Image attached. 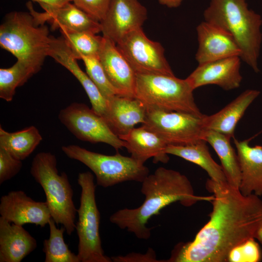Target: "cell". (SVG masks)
I'll return each instance as SVG.
<instances>
[{
  "instance_id": "277c9868",
  "label": "cell",
  "mask_w": 262,
  "mask_h": 262,
  "mask_svg": "<svg viewBox=\"0 0 262 262\" xmlns=\"http://www.w3.org/2000/svg\"><path fill=\"white\" fill-rule=\"evenodd\" d=\"M50 36L47 26L30 11L7 14L0 26V46L39 71L49 56Z\"/></svg>"
},
{
  "instance_id": "7402d4cb",
  "label": "cell",
  "mask_w": 262,
  "mask_h": 262,
  "mask_svg": "<svg viewBox=\"0 0 262 262\" xmlns=\"http://www.w3.org/2000/svg\"><path fill=\"white\" fill-rule=\"evenodd\" d=\"M125 142L124 147L131 157L141 164L152 158L155 163H167L169 157L165 152L167 146L156 133L142 125L118 137Z\"/></svg>"
},
{
  "instance_id": "ba28073f",
  "label": "cell",
  "mask_w": 262,
  "mask_h": 262,
  "mask_svg": "<svg viewBox=\"0 0 262 262\" xmlns=\"http://www.w3.org/2000/svg\"><path fill=\"white\" fill-rule=\"evenodd\" d=\"M78 183L81 188L78 220L75 229L79 239L77 256L80 262H111L105 255L99 234L100 213L96 200L94 177L90 172L80 173Z\"/></svg>"
},
{
  "instance_id": "52a82bcc",
  "label": "cell",
  "mask_w": 262,
  "mask_h": 262,
  "mask_svg": "<svg viewBox=\"0 0 262 262\" xmlns=\"http://www.w3.org/2000/svg\"><path fill=\"white\" fill-rule=\"evenodd\" d=\"M62 150L68 158L88 167L95 175L97 184L104 188L128 181L141 183L149 174L144 164L118 151L115 155H108L74 145L63 146Z\"/></svg>"
},
{
  "instance_id": "5b68a950",
  "label": "cell",
  "mask_w": 262,
  "mask_h": 262,
  "mask_svg": "<svg viewBox=\"0 0 262 262\" xmlns=\"http://www.w3.org/2000/svg\"><path fill=\"white\" fill-rule=\"evenodd\" d=\"M186 79L175 75L136 73L134 97L147 110L178 112L203 117Z\"/></svg>"
},
{
  "instance_id": "e0dca14e",
  "label": "cell",
  "mask_w": 262,
  "mask_h": 262,
  "mask_svg": "<svg viewBox=\"0 0 262 262\" xmlns=\"http://www.w3.org/2000/svg\"><path fill=\"white\" fill-rule=\"evenodd\" d=\"M107 100L103 118L117 136L127 134L138 124L145 122L147 109L135 97L115 95Z\"/></svg>"
},
{
  "instance_id": "cb8c5ba5",
  "label": "cell",
  "mask_w": 262,
  "mask_h": 262,
  "mask_svg": "<svg viewBox=\"0 0 262 262\" xmlns=\"http://www.w3.org/2000/svg\"><path fill=\"white\" fill-rule=\"evenodd\" d=\"M165 152L198 165L207 173L210 179L213 180L227 182L221 165L212 158L205 140L183 146L168 145L165 148Z\"/></svg>"
},
{
  "instance_id": "3957f363",
  "label": "cell",
  "mask_w": 262,
  "mask_h": 262,
  "mask_svg": "<svg viewBox=\"0 0 262 262\" xmlns=\"http://www.w3.org/2000/svg\"><path fill=\"white\" fill-rule=\"evenodd\" d=\"M204 21L230 34L241 50L240 58L255 72H260L262 18L248 8L246 0H210Z\"/></svg>"
},
{
  "instance_id": "d6a6232c",
  "label": "cell",
  "mask_w": 262,
  "mask_h": 262,
  "mask_svg": "<svg viewBox=\"0 0 262 262\" xmlns=\"http://www.w3.org/2000/svg\"><path fill=\"white\" fill-rule=\"evenodd\" d=\"M111 0H72V2L94 19L101 22Z\"/></svg>"
},
{
  "instance_id": "8992f818",
  "label": "cell",
  "mask_w": 262,
  "mask_h": 262,
  "mask_svg": "<svg viewBox=\"0 0 262 262\" xmlns=\"http://www.w3.org/2000/svg\"><path fill=\"white\" fill-rule=\"evenodd\" d=\"M57 163L54 154L39 152L33 159L30 172L43 189L51 218L57 224L63 225L70 235L75 229L77 209L68 176L64 172L59 174Z\"/></svg>"
},
{
  "instance_id": "44dd1931",
  "label": "cell",
  "mask_w": 262,
  "mask_h": 262,
  "mask_svg": "<svg viewBox=\"0 0 262 262\" xmlns=\"http://www.w3.org/2000/svg\"><path fill=\"white\" fill-rule=\"evenodd\" d=\"M261 92L256 89H247L218 112L203 118L206 130H211L233 138L239 121Z\"/></svg>"
},
{
  "instance_id": "e575fe53",
  "label": "cell",
  "mask_w": 262,
  "mask_h": 262,
  "mask_svg": "<svg viewBox=\"0 0 262 262\" xmlns=\"http://www.w3.org/2000/svg\"><path fill=\"white\" fill-rule=\"evenodd\" d=\"M41 4H44L52 7H59L66 3L72 2V0H32Z\"/></svg>"
},
{
  "instance_id": "7c38bea8",
  "label": "cell",
  "mask_w": 262,
  "mask_h": 262,
  "mask_svg": "<svg viewBox=\"0 0 262 262\" xmlns=\"http://www.w3.org/2000/svg\"><path fill=\"white\" fill-rule=\"evenodd\" d=\"M147 18V10L138 0H111L100 22L101 32L116 44L130 32L142 28Z\"/></svg>"
},
{
  "instance_id": "83f0119b",
  "label": "cell",
  "mask_w": 262,
  "mask_h": 262,
  "mask_svg": "<svg viewBox=\"0 0 262 262\" xmlns=\"http://www.w3.org/2000/svg\"><path fill=\"white\" fill-rule=\"evenodd\" d=\"M62 36L74 57L79 60L82 56H98L103 36L89 32H79L65 28L59 29Z\"/></svg>"
},
{
  "instance_id": "ffe728a7",
  "label": "cell",
  "mask_w": 262,
  "mask_h": 262,
  "mask_svg": "<svg viewBox=\"0 0 262 262\" xmlns=\"http://www.w3.org/2000/svg\"><path fill=\"white\" fill-rule=\"evenodd\" d=\"M241 170L240 192L244 196H262V146H251V138L233 137Z\"/></svg>"
},
{
  "instance_id": "1f68e13d",
  "label": "cell",
  "mask_w": 262,
  "mask_h": 262,
  "mask_svg": "<svg viewBox=\"0 0 262 262\" xmlns=\"http://www.w3.org/2000/svg\"><path fill=\"white\" fill-rule=\"evenodd\" d=\"M22 167L21 160L15 158L6 150L0 147V184L15 176Z\"/></svg>"
},
{
  "instance_id": "f546056e",
  "label": "cell",
  "mask_w": 262,
  "mask_h": 262,
  "mask_svg": "<svg viewBox=\"0 0 262 262\" xmlns=\"http://www.w3.org/2000/svg\"><path fill=\"white\" fill-rule=\"evenodd\" d=\"M81 60L85 66L86 73L106 100L115 95H119L109 81L98 56H84Z\"/></svg>"
},
{
  "instance_id": "9c48e42d",
  "label": "cell",
  "mask_w": 262,
  "mask_h": 262,
  "mask_svg": "<svg viewBox=\"0 0 262 262\" xmlns=\"http://www.w3.org/2000/svg\"><path fill=\"white\" fill-rule=\"evenodd\" d=\"M203 117L182 112L147 110L142 126L156 133L167 145L183 146L204 140L206 130Z\"/></svg>"
},
{
  "instance_id": "d6986e66",
  "label": "cell",
  "mask_w": 262,
  "mask_h": 262,
  "mask_svg": "<svg viewBox=\"0 0 262 262\" xmlns=\"http://www.w3.org/2000/svg\"><path fill=\"white\" fill-rule=\"evenodd\" d=\"M49 56L68 70L79 81L86 93L92 105V109L103 117L105 114L107 100L99 89L84 72L77 63L69 48L62 37L50 36Z\"/></svg>"
},
{
  "instance_id": "4316f807",
  "label": "cell",
  "mask_w": 262,
  "mask_h": 262,
  "mask_svg": "<svg viewBox=\"0 0 262 262\" xmlns=\"http://www.w3.org/2000/svg\"><path fill=\"white\" fill-rule=\"evenodd\" d=\"M39 71L30 64L17 60L9 68L0 69V98L11 101L17 87L23 85Z\"/></svg>"
},
{
  "instance_id": "9a60e30c",
  "label": "cell",
  "mask_w": 262,
  "mask_h": 262,
  "mask_svg": "<svg viewBox=\"0 0 262 262\" xmlns=\"http://www.w3.org/2000/svg\"><path fill=\"white\" fill-rule=\"evenodd\" d=\"M198 48L195 58L198 65L232 56L241 50L233 36L222 28L205 21L196 28Z\"/></svg>"
},
{
  "instance_id": "6da1fadb",
  "label": "cell",
  "mask_w": 262,
  "mask_h": 262,
  "mask_svg": "<svg viewBox=\"0 0 262 262\" xmlns=\"http://www.w3.org/2000/svg\"><path fill=\"white\" fill-rule=\"evenodd\" d=\"M213 194L208 222L192 241L177 244L165 262H226L234 247L251 238L262 224V200L243 195L228 182L211 179L206 183Z\"/></svg>"
},
{
  "instance_id": "2e32d148",
  "label": "cell",
  "mask_w": 262,
  "mask_h": 262,
  "mask_svg": "<svg viewBox=\"0 0 262 262\" xmlns=\"http://www.w3.org/2000/svg\"><path fill=\"white\" fill-rule=\"evenodd\" d=\"M98 57L109 81L119 95L134 97L136 73L116 44L103 36Z\"/></svg>"
},
{
  "instance_id": "836d02e7",
  "label": "cell",
  "mask_w": 262,
  "mask_h": 262,
  "mask_svg": "<svg viewBox=\"0 0 262 262\" xmlns=\"http://www.w3.org/2000/svg\"><path fill=\"white\" fill-rule=\"evenodd\" d=\"M114 262H163L156 258L155 251L151 248H148L145 254L132 252L125 256H117L111 257Z\"/></svg>"
},
{
  "instance_id": "8fae6325",
  "label": "cell",
  "mask_w": 262,
  "mask_h": 262,
  "mask_svg": "<svg viewBox=\"0 0 262 262\" xmlns=\"http://www.w3.org/2000/svg\"><path fill=\"white\" fill-rule=\"evenodd\" d=\"M58 118L79 140L105 143L117 151L124 147L125 142L113 132L104 118L84 103L70 104L60 111Z\"/></svg>"
},
{
  "instance_id": "f1b7e54d",
  "label": "cell",
  "mask_w": 262,
  "mask_h": 262,
  "mask_svg": "<svg viewBox=\"0 0 262 262\" xmlns=\"http://www.w3.org/2000/svg\"><path fill=\"white\" fill-rule=\"evenodd\" d=\"M56 224L52 218L48 224L49 236L43 242L45 262H80L77 254L71 252L65 242L66 229L63 227L58 228Z\"/></svg>"
},
{
  "instance_id": "4fadbf2b",
  "label": "cell",
  "mask_w": 262,
  "mask_h": 262,
  "mask_svg": "<svg viewBox=\"0 0 262 262\" xmlns=\"http://www.w3.org/2000/svg\"><path fill=\"white\" fill-rule=\"evenodd\" d=\"M0 214L9 222L20 226L29 223L44 227L51 218L46 201H35L22 190L12 191L1 197Z\"/></svg>"
},
{
  "instance_id": "8d00e7d4",
  "label": "cell",
  "mask_w": 262,
  "mask_h": 262,
  "mask_svg": "<svg viewBox=\"0 0 262 262\" xmlns=\"http://www.w3.org/2000/svg\"><path fill=\"white\" fill-rule=\"evenodd\" d=\"M254 239H257L262 245V224L257 229L254 235Z\"/></svg>"
},
{
  "instance_id": "4dcf8cb0",
  "label": "cell",
  "mask_w": 262,
  "mask_h": 262,
  "mask_svg": "<svg viewBox=\"0 0 262 262\" xmlns=\"http://www.w3.org/2000/svg\"><path fill=\"white\" fill-rule=\"evenodd\" d=\"M262 254L258 244L254 238L250 239L234 247L230 252L228 262H258Z\"/></svg>"
},
{
  "instance_id": "5bb4252c",
  "label": "cell",
  "mask_w": 262,
  "mask_h": 262,
  "mask_svg": "<svg viewBox=\"0 0 262 262\" xmlns=\"http://www.w3.org/2000/svg\"><path fill=\"white\" fill-rule=\"evenodd\" d=\"M241 61L235 56L200 64L186 79L194 90L207 85H216L226 91L235 89L242 81Z\"/></svg>"
},
{
  "instance_id": "603a6c76",
  "label": "cell",
  "mask_w": 262,
  "mask_h": 262,
  "mask_svg": "<svg viewBox=\"0 0 262 262\" xmlns=\"http://www.w3.org/2000/svg\"><path fill=\"white\" fill-rule=\"evenodd\" d=\"M37 246L36 239L23 226L0 217V262H20Z\"/></svg>"
},
{
  "instance_id": "ac0fdd59",
  "label": "cell",
  "mask_w": 262,
  "mask_h": 262,
  "mask_svg": "<svg viewBox=\"0 0 262 262\" xmlns=\"http://www.w3.org/2000/svg\"><path fill=\"white\" fill-rule=\"evenodd\" d=\"M44 12L39 13L31 7L30 10L42 23L49 22L53 30L63 27L79 32L97 34L101 32L100 22L94 19L71 2L59 7L41 4Z\"/></svg>"
},
{
  "instance_id": "d4e9b609",
  "label": "cell",
  "mask_w": 262,
  "mask_h": 262,
  "mask_svg": "<svg viewBox=\"0 0 262 262\" xmlns=\"http://www.w3.org/2000/svg\"><path fill=\"white\" fill-rule=\"evenodd\" d=\"M204 140L209 143L218 155L228 183L239 188L241 170L236 151L230 144V138L211 130H206Z\"/></svg>"
},
{
  "instance_id": "484cf974",
  "label": "cell",
  "mask_w": 262,
  "mask_h": 262,
  "mask_svg": "<svg viewBox=\"0 0 262 262\" xmlns=\"http://www.w3.org/2000/svg\"><path fill=\"white\" fill-rule=\"evenodd\" d=\"M42 140L41 134L34 126L14 132L0 127V147L21 161L30 155Z\"/></svg>"
},
{
  "instance_id": "d590c367",
  "label": "cell",
  "mask_w": 262,
  "mask_h": 262,
  "mask_svg": "<svg viewBox=\"0 0 262 262\" xmlns=\"http://www.w3.org/2000/svg\"><path fill=\"white\" fill-rule=\"evenodd\" d=\"M159 2L169 8H177L180 5L183 0H158Z\"/></svg>"
},
{
  "instance_id": "7a4b0ae2",
  "label": "cell",
  "mask_w": 262,
  "mask_h": 262,
  "mask_svg": "<svg viewBox=\"0 0 262 262\" xmlns=\"http://www.w3.org/2000/svg\"><path fill=\"white\" fill-rule=\"evenodd\" d=\"M143 203L134 209H120L110 217V221L119 228L127 229L140 239L151 236V229L147 226L148 220L169 204L179 202L190 207L200 201L211 202L213 196L195 194L188 178L180 172L163 167L148 174L141 182Z\"/></svg>"
},
{
  "instance_id": "30bf717a",
  "label": "cell",
  "mask_w": 262,
  "mask_h": 262,
  "mask_svg": "<svg viewBox=\"0 0 262 262\" xmlns=\"http://www.w3.org/2000/svg\"><path fill=\"white\" fill-rule=\"evenodd\" d=\"M116 45L135 73L174 75L162 45L149 39L142 28L130 32Z\"/></svg>"
}]
</instances>
